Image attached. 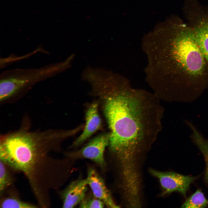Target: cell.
I'll list each match as a JSON object with an SVG mask.
<instances>
[{
	"mask_svg": "<svg viewBox=\"0 0 208 208\" xmlns=\"http://www.w3.org/2000/svg\"><path fill=\"white\" fill-rule=\"evenodd\" d=\"M208 204V200L203 194L198 189L190 196L182 205L181 207L187 208H202L206 207Z\"/></svg>",
	"mask_w": 208,
	"mask_h": 208,
	"instance_id": "obj_11",
	"label": "cell"
},
{
	"mask_svg": "<svg viewBox=\"0 0 208 208\" xmlns=\"http://www.w3.org/2000/svg\"><path fill=\"white\" fill-rule=\"evenodd\" d=\"M109 133L98 135L91 140L80 149L68 154L70 157L83 158L90 159L103 167L105 165L104 152L109 146Z\"/></svg>",
	"mask_w": 208,
	"mask_h": 208,
	"instance_id": "obj_6",
	"label": "cell"
},
{
	"mask_svg": "<svg viewBox=\"0 0 208 208\" xmlns=\"http://www.w3.org/2000/svg\"><path fill=\"white\" fill-rule=\"evenodd\" d=\"M94 195L102 200L108 208H118L114 202L110 192L106 187L103 179L94 168L88 170L86 178Z\"/></svg>",
	"mask_w": 208,
	"mask_h": 208,
	"instance_id": "obj_9",
	"label": "cell"
},
{
	"mask_svg": "<svg viewBox=\"0 0 208 208\" xmlns=\"http://www.w3.org/2000/svg\"><path fill=\"white\" fill-rule=\"evenodd\" d=\"M98 107V104L96 102L93 103L89 107L86 114V125L84 130L73 143L72 147L82 144L101 127V122Z\"/></svg>",
	"mask_w": 208,
	"mask_h": 208,
	"instance_id": "obj_10",
	"label": "cell"
},
{
	"mask_svg": "<svg viewBox=\"0 0 208 208\" xmlns=\"http://www.w3.org/2000/svg\"><path fill=\"white\" fill-rule=\"evenodd\" d=\"M207 160V166L206 174V177L207 180L208 182V154L206 157Z\"/></svg>",
	"mask_w": 208,
	"mask_h": 208,
	"instance_id": "obj_15",
	"label": "cell"
},
{
	"mask_svg": "<svg viewBox=\"0 0 208 208\" xmlns=\"http://www.w3.org/2000/svg\"><path fill=\"white\" fill-rule=\"evenodd\" d=\"M62 139L60 131L53 130L20 129L0 138V160L25 175L41 207L50 205V191L59 185V162L50 153Z\"/></svg>",
	"mask_w": 208,
	"mask_h": 208,
	"instance_id": "obj_2",
	"label": "cell"
},
{
	"mask_svg": "<svg viewBox=\"0 0 208 208\" xmlns=\"http://www.w3.org/2000/svg\"><path fill=\"white\" fill-rule=\"evenodd\" d=\"M149 171L159 179L164 190L162 195L176 191L185 197L190 185L195 179L194 177L173 172H161L152 169H150Z\"/></svg>",
	"mask_w": 208,
	"mask_h": 208,
	"instance_id": "obj_7",
	"label": "cell"
},
{
	"mask_svg": "<svg viewBox=\"0 0 208 208\" xmlns=\"http://www.w3.org/2000/svg\"><path fill=\"white\" fill-rule=\"evenodd\" d=\"M8 166L0 160V195L2 196L5 190L11 185L13 178L7 169Z\"/></svg>",
	"mask_w": 208,
	"mask_h": 208,
	"instance_id": "obj_13",
	"label": "cell"
},
{
	"mask_svg": "<svg viewBox=\"0 0 208 208\" xmlns=\"http://www.w3.org/2000/svg\"><path fill=\"white\" fill-rule=\"evenodd\" d=\"M69 59L40 68L16 69L3 72L0 77V100L3 101L35 83L65 70Z\"/></svg>",
	"mask_w": 208,
	"mask_h": 208,
	"instance_id": "obj_4",
	"label": "cell"
},
{
	"mask_svg": "<svg viewBox=\"0 0 208 208\" xmlns=\"http://www.w3.org/2000/svg\"><path fill=\"white\" fill-rule=\"evenodd\" d=\"M98 95L110 131L109 150L123 171L133 174L138 170V155L162 129L164 109L160 100L127 85L108 88Z\"/></svg>",
	"mask_w": 208,
	"mask_h": 208,
	"instance_id": "obj_1",
	"label": "cell"
},
{
	"mask_svg": "<svg viewBox=\"0 0 208 208\" xmlns=\"http://www.w3.org/2000/svg\"><path fill=\"white\" fill-rule=\"evenodd\" d=\"M37 207L36 205L23 201L18 197L14 196L3 198L0 202L1 208H34Z\"/></svg>",
	"mask_w": 208,
	"mask_h": 208,
	"instance_id": "obj_12",
	"label": "cell"
},
{
	"mask_svg": "<svg viewBox=\"0 0 208 208\" xmlns=\"http://www.w3.org/2000/svg\"><path fill=\"white\" fill-rule=\"evenodd\" d=\"M187 24L208 65V8L193 0L183 8Z\"/></svg>",
	"mask_w": 208,
	"mask_h": 208,
	"instance_id": "obj_5",
	"label": "cell"
},
{
	"mask_svg": "<svg viewBox=\"0 0 208 208\" xmlns=\"http://www.w3.org/2000/svg\"><path fill=\"white\" fill-rule=\"evenodd\" d=\"M86 179L79 178L70 183L60 193L64 208H73L79 204L86 195Z\"/></svg>",
	"mask_w": 208,
	"mask_h": 208,
	"instance_id": "obj_8",
	"label": "cell"
},
{
	"mask_svg": "<svg viewBox=\"0 0 208 208\" xmlns=\"http://www.w3.org/2000/svg\"><path fill=\"white\" fill-rule=\"evenodd\" d=\"M164 65L168 80L166 90H197L208 81V65L195 40L192 30L182 20L166 31Z\"/></svg>",
	"mask_w": 208,
	"mask_h": 208,
	"instance_id": "obj_3",
	"label": "cell"
},
{
	"mask_svg": "<svg viewBox=\"0 0 208 208\" xmlns=\"http://www.w3.org/2000/svg\"><path fill=\"white\" fill-rule=\"evenodd\" d=\"M105 205L101 200L94 194L86 195L79 203L80 208H103Z\"/></svg>",
	"mask_w": 208,
	"mask_h": 208,
	"instance_id": "obj_14",
	"label": "cell"
}]
</instances>
